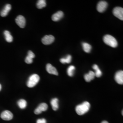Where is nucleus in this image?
Listing matches in <instances>:
<instances>
[{"label": "nucleus", "mask_w": 123, "mask_h": 123, "mask_svg": "<svg viewBox=\"0 0 123 123\" xmlns=\"http://www.w3.org/2000/svg\"><path fill=\"white\" fill-rule=\"evenodd\" d=\"M64 15L63 12L62 11H58L57 12L54 13L52 17V19L54 22H57L61 20L62 18H63Z\"/></svg>", "instance_id": "obj_12"}, {"label": "nucleus", "mask_w": 123, "mask_h": 123, "mask_svg": "<svg viewBox=\"0 0 123 123\" xmlns=\"http://www.w3.org/2000/svg\"><path fill=\"white\" fill-rule=\"evenodd\" d=\"M25 62L27 64H31L33 62V58L27 56L25 59Z\"/></svg>", "instance_id": "obj_23"}, {"label": "nucleus", "mask_w": 123, "mask_h": 123, "mask_svg": "<svg viewBox=\"0 0 123 123\" xmlns=\"http://www.w3.org/2000/svg\"><path fill=\"white\" fill-rule=\"evenodd\" d=\"M48 106L46 103H42L38 106L37 108H36L35 111L34 113L36 114H40L42 113V112L48 110Z\"/></svg>", "instance_id": "obj_9"}, {"label": "nucleus", "mask_w": 123, "mask_h": 123, "mask_svg": "<svg viewBox=\"0 0 123 123\" xmlns=\"http://www.w3.org/2000/svg\"><path fill=\"white\" fill-rule=\"evenodd\" d=\"M95 77V75L94 72L92 71H89L88 74L84 75V79L87 82H90L92 80H93L94 79Z\"/></svg>", "instance_id": "obj_14"}, {"label": "nucleus", "mask_w": 123, "mask_h": 123, "mask_svg": "<svg viewBox=\"0 0 123 123\" xmlns=\"http://www.w3.org/2000/svg\"><path fill=\"white\" fill-rule=\"evenodd\" d=\"M71 60H72L71 56L70 55H68L67 56V57L65 58H61L60 60V61L63 64L69 63L71 62Z\"/></svg>", "instance_id": "obj_20"}, {"label": "nucleus", "mask_w": 123, "mask_h": 123, "mask_svg": "<svg viewBox=\"0 0 123 123\" xmlns=\"http://www.w3.org/2000/svg\"><path fill=\"white\" fill-rule=\"evenodd\" d=\"M92 68L95 70L94 74H95V76L98 78L100 77L102 75V73L101 71L100 70V69L99 68L98 66L96 64H94L92 66Z\"/></svg>", "instance_id": "obj_17"}, {"label": "nucleus", "mask_w": 123, "mask_h": 123, "mask_svg": "<svg viewBox=\"0 0 123 123\" xmlns=\"http://www.w3.org/2000/svg\"><path fill=\"white\" fill-rule=\"evenodd\" d=\"M114 79L116 82L119 84H123V71H118L115 75Z\"/></svg>", "instance_id": "obj_10"}, {"label": "nucleus", "mask_w": 123, "mask_h": 123, "mask_svg": "<svg viewBox=\"0 0 123 123\" xmlns=\"http://www.w3.org/2000/svg\"><path fill=\"white\" fill-rule=\"evenodd\" d=\"M37 123H47V121L45 119H38L37 121Z\"/></svg>", "instance_id": "obj_25"}, {"label": "nucleus", "mask_w": 123, "mask_h": 123, "mask_svg": "<svg viewBox=\"0 0 123 123\" xmlns=\"http://www.w3.org/2000/svg\"><path fill=\"white\" fill-rule=\"evenodd\" d=\"M1 84H0V91L1 90Z\"/></svg>", "instance_id": "obj_27"}, {"label": "nucleus", "mask_w": 123, "mask_h": 123, "mask_svg": "<svg viewBox=\"0 0 123 123\" xmlns=\"http://www.w3.org/2000/svg\"><path fill=\"white\" fill-rule=\"evenodd\" d=\"M82 46L84 51L86 53H89L91 52V50L92 49V47L90 44L86 43H82Z\"/></svg>", "instance_id": "obj_18"}, {"label": "nucleus", "mask_w": 123, "mask_h": 123, "mask_svg": "<svg viewBox=\"0 0 123 123\" xmlns=\"http://www.w3.org/2000/svg\"><path fill=\"white\" fill-rule=\"evenodd\" d=\"M28 56L31 57L32 58H33L35 57V54H34V53H33L32 51H29L28 52Z\"/></svg>", "instance_id": "obj_24"}, {"label": "nucleus", "mask_w": 123, "mask_h": 123, "mask_svg": "<svg viewBox=\"0 0 123 123\" xmlns=\"http://www.w3.org/2000/svg\"><path fill=\"white\" fill-rule=\"evenodd\" d=\"M55 40L54 37L52 35H46L42 38V42L44 45H49L52 43Z\"/></svg>", "instance_id": "obj_7"}, {"label": "nucleus", "mask_w": 123, "mask_h": 123, "mask_svg": "<svg viewBox=\"0 0 123 123\" xmlns=\"http://www.w3.org/2000/svg\"><path fill=\"white\" fill-rule=\"evenodd\" d=\"M15 21L18 26L22 28H24L26 25V19L23 16L21 15L18 16L15 20Z\"/></svg>", "instance_id": "obj_5"}, {"label": "nucleus", "mask_w": 123, "mask_h": 123, "mask_svg": "<svg viewBox=\"0 0 123 123\" xmlns=\"http://www.w3.org/2000/svg\"><path fill=\"white\" fill-rule=\"evenodd\" d=\"M108 7V3L105 1H100L97 5V9L99 12H103Z\"/></svg>", "instance_id": "obj_6"}, {"label": "nucleus", "mask_w": 123, "mask_h": 123, "mask_svg": "<svg viewBox=\"0 0 123 123\" xmlns=\"http://www.w3.org/2000/svg\"><path fill=\"white\" fill-rule=\"evenodd\" d=\"M5 37L6 40L8 42V43H11L13 41V37L11 34L10 32L8 31H5L4 32Z\"/></svg>", "instance_id": "obj_16"}, {"label": "nucleus", "mask_w": 123, "mask_h": 123, "mask_svg": "<svg viewBox=\"0 0 123 123\" xmlns=\"http://www.w3.org/2000/svg\"><path fill=\"white\" fill-rule=\"evenodd\" d=\"M75 69V68L74 66L73 65L69 66L67 69V74L70 77L73 76L74 74Z\"/></svg>", "instance_id": "obj_22"}, {"label": "nucleus", "mask_w": 123, "mask_h": 123, "mask_svg": "<svg viewBox=\"0 0 123 123\" xmlns=\"http://www.w3.org/2000/svg\"><path fill=\"white\" fill-rule=\"evenodd\" d=\"M46 6V2L45 0H39L37 1V7L38 9H42Z\"/></svg>", "instance_id": "obj_21"}, {"label": "nucleus", "mask_w": 123, "mask_h": 123, "mask_svg": "<svg viewBox=\"0 0 123 123\" xmlns=\"http://www.w3.org/2000/svg\"><path fill=\"white\" fill-rule=\"evenodd\" d=\"M46 70L50 74L55 75H58V74L56 68L50 63L47 64L46 66Z\"/></svg>", "instance_id": "obj_11"}, {"label": "nucleus", "mask_w": 123, "mask_h": 123, "mask_svg": "<svg viewBox=\"0 0 123 123\" xmlns=\"http://www.w3.org/2000/svg\"><path fill=\"white\" fill-rule=\"evenodd\" d=\"M51 105L52 107L53 110L54 111L57 110L58 109V99L57 98H54L51 101Z\"/></svg>", "instance_id": "obj_15"}, {"label": "nucleus", "mask_w": 123, "mask_h": 123, "mask_svg": "<svg viewBox=\"0 0 123 123\" xmlns=\"http://www.w3.org/2000/svg\"><path fill=\"white\" fill-rule=\"evenodd\" d=\"M18 105L19 107V108L21 109H25L27 105V103L26 101L23 99H20L19 101L18 102Z\"/></svg>", "instance_id": "obj_19"}, {"label": "nucleus", "mask_w": 123, "mask_h": 123, "mask_svg": "<svg viewBox=\"0 0 123 123\" xmlns=\"http://www.w3.org/2000/svg\"><path fill=\"white\" fill-rule=\"evenodd\" d=\"M39 76L37 74H33L30 76L27 82V86L29 88H33L39 81Z\"/></svg>", "instance_id": "obj_3"}, {"label": "nucleus", "mask_w": 123, "mask_h": 123, "mask_svg": "<svg viewBox=\"0 0 123 123\" xmlns=\"http://www.w3.org/2000/svg\"><path fill=\"white\" fill-rule=\"evenodd\" d=\"M12 9V6L10 4H6L4 8L0 12V14L2 17H6L9 12Z\"/></svg>", "instance_id": "obj_13"}, {"label": "nucleus", "mask_w": 123, "mask_h": 123, "mask_svg": "<svg viewBox=\"0 0 123 123\" xmlns=\"http://www.w3.org/2000/svg\"><path fill=\"white\" fill-rule=\"evenodd\" d=\"M101 123H109L107 121H103Z\"/></svg>", "instance_id": "obj_26"}, {"label": "nucleus", "mask_w": 123, "mask_h": 123, "mask_svg": "<svg viewBox=\"0 0 123 123\" xmlns=\"http://www.w3.org/2000/svg\"><path fill=\"white\" fill-rule=\"evenodd\" d=\"M90 105L87 101L84 102L82 104L77 106L75 109L77 114L79 115H82L88 112L89 110Z\"/></svg>", "instance_id": "obj_1"}, {"label": "nucleus", "mask_w": 123, "mask_h": 123, "mask_svg": "<svg viewBox=\"0 0 123 123\" xmlns=\"http://www.w3.org/2000/svg\"><path fill=\"white\" fill-rule=\"evenodd\" d=\"M0 117L4 120H10L13 118V114L8 110H6L1 114Z\"/></svg>", "instance_id": "obj_8"}, {"label": "nucleus", "mask_w": 123, "mask_h": 123, "mask_svg": "<svg viewBox=\"0 0 123 123\" xmlns=\"http://www.w3.org/2000/svg\"><path fill=\"white\" fill-rule=\"evenodd\" d=\"M103 40L106 44L112 48H116L118 46L117 41L112 36L106 35L104 37Z\"/></svg>", "instance_id": "obj_2"}, {"label": "nucleus", "mask_w": 123, "mask_h": 123, "mask_svg": "<svg viewBox=\"0 0 123 123\" xmlns=\"http://www.w3.org/2000/svg\"><path fill=\"white\" fill-rule=\"evenodd\" d=\"M113 13L115 17L120 20H123V8L121 7H116L113 11Z\"/></svg>", "instance_id": "obj_4"}]
</instances>
